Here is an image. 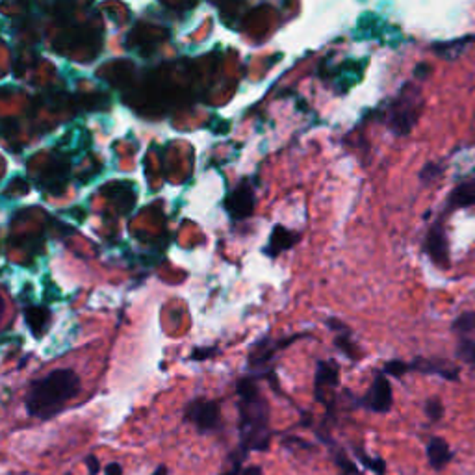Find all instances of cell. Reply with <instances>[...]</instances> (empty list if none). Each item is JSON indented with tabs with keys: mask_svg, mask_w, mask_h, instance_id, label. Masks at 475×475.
I'll return each mask as SVG.
<instances>
[{
	"mask_svg": "<svg viewBox=\"0 0 475 475\" xmlns=\"http://www.w3.org/2000/svg\"><path fill=\"white\" fill-rule=\"evenodd\" d=\"M150 475H169V468H167V466H164V464L156 466L155 471H152Z\"/></svg>",
	"mask_w": 475,
	"mask_h": 475,
	"instance_id": "d4e9b609",
	"label": "cell"
},
{
	"mask_svg": "<svg viewBox=\"0 0 475 475\" xmlns=\"http://www.w3.org/2000/svg\"><path fill=\"white\" fill-rule=\"evenodd\" d=\"M82 392V379L75 370L60 368L43 377H37L28 386L25 407L28 416L47 421L58 416L67 403Z\"/></svg>",
	"mask_w": 475,
	"mask_h": 475,
	"instance_id": "7a4b0ae2",
	"label": "cell"
},
{
	"mask_svg": "<svg viewBox=\"0 0 475 475\" xmlns=\"http://www.w3.org/2000/svg\"><path fill=\"white\" fill-rule=\"evenodd\" d=\"M356 405L364 407V409L377 412V414H386L390 412L392 405H394V395H392V385L390 380L386 379V373H377L373 383H371L370 390L364 397L356 401Z\"/></svg>",
	"mask_w": 475,
	"mask_h": 475,
	"instance_id": "8992f818",
	"label": "cell"
},
{
	"mask_svg": "<svg viewBox=\"0 0 475 475\" xmlns=\"http://www.w3.org/2000/svg\"><path fill=\"white\" fill-rule=\"evenodd\" d=\"M217 353H220L217 347H193L190 359L196 362H205L208 361V359H212L214 355H217Z\"/></svg>",
	"mask_w": 475,
	"mask_h": 475,
	"instance_id": "ffe728a7",
	"label": "cell"
},
{
	"mask_svg": "<svg viewBox=\"0 0 475 475\" xmlns=\"http://www.w3.org/2000/svg\"><path fill=\"white\" fill-rule=\"evenodd\" d=\"M104 475H123V466L119 462H108L104 466Z\"/></svg>",
	"mask_w": 475,
	"mask_h": 475,
	"instance_id": "603a6c76",
	"label": "cell"
},
{
	"mask_svg": "<svg viewBox=\"0 0 475 475\" xmlns=\"http://www.w3.org/2000/svg\"><path fill=\"white\" fill-rule=\"evenodd\" d=\"M184 420L196 427L200 435H212L221 431L223 420H221L220 401L206 399V397H196L184 407Z\"/></svg>",
	"mask_w": 475,
	"mask_h": 475,
	"instance_id": "5b68a950",
	"label": "cell"
},
{
	"mask_svg": "<svg viewBox=\"0 0 475 475\" xmlns=\"http://www.w3.org/2000/svg\"><path fill=\"white\" fill-rule=\"evenodd\" d=\"M410 370L421 371V373H438L447 380H459V370L451 368V364L444 361H427V359H416L410 362Z\"/></svg>",
	"mask_w": 475,
	"mask_h": 475,
	"instance_id": "4fadbf2b",
	"label": "cell"
},
{
	"mask_svg": "<svg viewBox=\"0 0 475 475\" xmlns=\"http://www.w3.org/2000/svg\"><path fill=\"white\" fill-rule=\"evenodd\" d=\"M340 386V366L338 362L329 359V361H318L314 373V399L320 405L325 407L327 416L330 421H335L336 405H338V395L336 390Z\"/></svg>",
	"mask_w": 475,
	"mask_h": 475,
	"instance_id": "3957f363",
	"label": "cell"
},
{
	"mask_svg": "<svg viewBox=\"0 0 475 475\" xmlns=\"http://www.w3.org/2000/svg\"><path fill=\"white\" fill-rule=\"evenodd\" d=\"M438 175H440V167H438L436 164H427L426 167L421 169L420 176H421V181H423V182H431V181H435Z\"/></svg>",
	"mask_w": 475,
	"mask_h": 475,
	"instance_id": "44dd1931",
	"label": "cell"
},
{
	"mask_svg": "<svg viewBox=\"0 0 475 475\" xmlns=\"http://www.w3.org/2000/svg\"><path fill=\"white\" fill-rule=\"evenodd\" d=\"M353 453L356 455V459L361 460L364 468L371 470L375 475L386 474V462L383 459H379V457H368L361 445H353Z\"/></svg>",
	"mask_w": 475,
	"mask_h": 475,
	"instance_id": "2e32d148",
	"label": "cell"
},
{
	"mask_svg": "<svg viewBox=\"0 0 475 475\" xmlns=\"http://www.w3.org/2000/svg\"><path fill=\"white\" fill-rule=\"evenodd\" d=\"M383 371H385L386 375L397 377V379H399V377L405 375L407 371H410V364H407V362H403V361H390V362H386Z\"/></svg>",
	"mask_w": 475,
	"mask_h": 475,
	"instance_id": "d6986e66",
	"label": "cell"
},
{
	"mask_svg": "<svg viewBox=\"0 0 475 475\" xmlns=\"http://www.w3.org/2000/svg\"><path fill=\"white\" fill-rule=\"evenodd\" d=\"M84 462H85V466H88V475H99L100 468H102V466H100L99 457L88 455V457H85Z\"/></svg>",
	"mask_w": 475,
	"mask_h": 475,
	"instance_id": "7402d4cb",
	"label": "cell"
},
{
	"mask_svg": "<svg viewBox=\"0 0 475 475\" xmlns=\"http://www.w3.org/2000/svg\"><path fill=\"white\" fill-rule=\"evenodd\" d=\"M453 332L457 335H470L475 330V312H464V314H460L455 321H453V325H451Z\"/></svg>",
	"mask_w": 475,
	"mask_h": 475,
	"instance_id": "e0dca14e",
	"label": "cell"
},
{
	"mask_svg": "<svg viewBox=\"0 0 475 475\" xmlns=\"http://www.w3.org/2000/svg\"><path fill=\"white\" fill-rule=\"evenodd\" d=\"M426 414L431 421H440L444 418V405L438 397H431L426 401Z\"/></svg>",
	"mask_w": 475,
	"mask_h": 475,
	"instance_id": "ac0fdd59",
	"label": "cell"
},
{
	"mask_svg": "<svg viewBox=\"0 0 475 475\" xmlns=\"http://www.w3.org/2000/svg\"><path fill=\"white\" fill-rule=\"evenodd\" d=\"M25 318L26 325L30 327V330L34 332L35 338H40L43 329L47 327L45 321L50 320V312L47 311L45 306H26Z\"/></svg>",
	"mask_w": 475,
	"mask_h": 475,
	"instance_id": "9a60e30c",
	"label": "cell"
},
{
	"mask_svg": "<svg viewBox=\"0 0 475 475\" xmlns=\"http://www.w3.org/2000/svg\"><path fill=\"white\" fill-rule=\"evenodd\" d=\"M325 325L329 327L332 332H335L336 349L340 351L344 356H347L349 361H353V362L361 361L362 353H361V349H359L356 342L353 340V336H351L353 332H351L349 327L345 325L342 320H338V318H329V320L325 321Z\"/></svg>",
	"mask_w": 475,
	"mask_h": 475,
	"instance_id": "9c48e42d",
	"label": "cell"
},
{
	"mask_svg": "<svg viewBox=\"0 0 475 475\" xmlns=\"http://www.w3.org/2000/svg\"><path fill=\"white\" fill-rule=\"evenodd\" d=\"M427 459H429V464L435 470H444L445 466L451 462V459H453V453H451L450 445H447L444 438L433 436L429 444H427Z\"/></svg>",
	"mask_w": 475,
	"mask_h": 475,
	"instance_id": "7c38bea8",
	"label": "cell"
},
{
	"mask_svg": "<svg viewBox=\"0 0 475 475\" xmlns=\"http://www.w3.org/2000/svg\"><path fill=\"white\" fill-rule=\"evenodd\" d=\"M305 336L308 335L303 332V335H291L288 338H277V340L267 335L262 336V338H258L255 344L251 345L249 355H247V368L253 371V375L260 373V375L267 377L271 373L270 366L273 362V359H275L277 353L284 349V347H288V345H291L294 342L305 338Z\"/></svg>",
	"mask_w": 475,
	"mask_h": 475,
	"instance_id": "277c9868",
	"label": "cell"
},
{
	"mask_svg": "<svg viewBox=\"0 0 475 475\" xmlns=\"http://www.w3.org/2000/svg\"><path fill=\"white\" fill-rule=\"evenodd\" d=\"M475 205V181L457 186L450 196V208H464Z\"/></svg>",
	"mask_w": 475,
	"mask_h": 475,
	"instance_id": "5bb4252c",
	"label": "cell"
},
{
	"mask_svg": "<svg viewBox=\"0 0 475 475\" xmlns=\"http://www.w3.org/2000/svg\"><path fill=\"white\" fill-rule=\"evenodd\" d=\"M241 475H264V470L256 464L246 466V468H241Z\"/></svg>",
	"mask_w": 475,
	"mask_h": 475,
	"instance_id": "cb8c5ba5",
	"label": "cell"
},
{
	"mask_svg": "<svg viewBox=\"0 0 475 475\" xmlns=\"http://www.w3.org/2000/svg\"><path fill=\"white\" fill-rule=\"evenodd\" d=\"M299 240H301L299 232H294V230L286 229V227L282 225H275L273 230L270 232L267 243H265L264 247V255L270 256L271 260H275V258H279L282 253L294 249Z\"/></svg>",
	"mask_w": 475,
	"mask_h": 475,
	"instance_id": "30bf717a",
	"label": "cell"
},
{
	"mask_svg": "<svg viewBox=\"0 0 475 475\" xmlns=\"http://www.w3.org/2000/svg\"><path fill=\"white\" fill-rule=\"evenodd\" d=\"M315 435H318V438H320V440L323 442V444L329 445L330 457H332V460H335L336 468L340 470L342 475H361L359 468H356V466L353 464V462H351L349 457H347V453H345V451H344V447H340V445H338L335 440H332V436H330L329 431H327V433H325V431H323V429H320V431H318V433H315Z\"/></svg>",
	"mask_w": 475,
	"mask_h": 475,
	"instance_id": "8fae6325",
	"label": "cell"
},
{
	"mask_svg": "<svg viewBox=\"0 0 475 475\" xmlns=\"http://www.w3.org/2000/svg\"><path fill=\"white\" fill-rule=\"evenodd\" d=\"M423 249H426L427 255L431 256V260L435 262L438 267H447L450 265V246H447L445 230L440 221L429 229Z\"/></svg>",
	"mask_w": 475,
	"mask_h": 475,
	"instance_id": "52a82bcc",
	"label": "cell"
},
{
	"mask_svg": "<svg viewBox=\"0 0 475 475\" xmlns=\"http://www.w3.org/2000/svg\"><path fill=\"white\" fill-rule=\"evenodd\" d=\"M238 392V435L240 453L247 459L251 451H267L273 438L270 403L262 394L255 375L243 377L236 383Z\"/></svg>",
	"mask_w": 475,
	"mask_h": 475,
	"instance_id": "6da1fadb",
	"label": "cell"
},
{
	"mask_svg": "<svg viewBox=\"0 0 475 475\" xmlns=\"http://www.w3.org/2000/svg\"><path fill=\"white\" fill-rule=\"evenodd\" d=\"M225 210L232 220H247L255 212V193L251 186L241 184L225 200Z\"/></svg>",
	"mask_w": 475,
	"mask_h": 475,
	"instance_id": "ba28073f",
	"label": "cell"
}]
</instances>
